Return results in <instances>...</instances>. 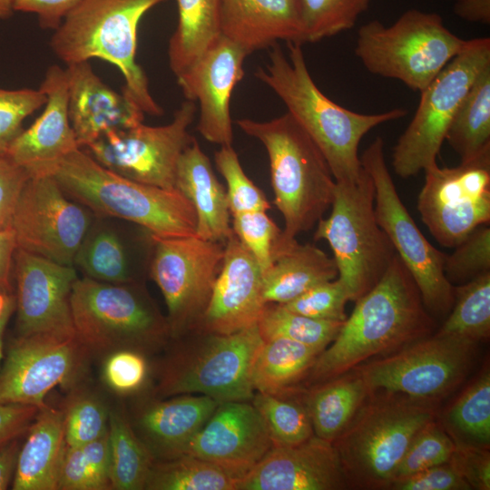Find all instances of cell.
I'll use <instances>...</instances> for the list:
<instances>
[{"mask_svg":"<svg viewBox=\"0 0 490 490\" xmlns=\"http://www.w3.org/2000/svg\"><path fill=\"white\" fill-rule=\"evenodd\" d=\"M454 304L436 331L478 343L490 335V272L455 286Z\"/></svg>","mask_w":490,"mask_h":490,"instance_id":"f35d334b","label":"cell"},{"mask_svg":"<svg viewBox=\"0 0 490 490\" xmlns=\"http://www.w3.org/2000/svg\"><path fill=\"white\" fill-rule=\"evenodd\" d=\"M288 55L278 44L269 62L255 77L270 88L312 138L323 153L336 181H355L363 172L358 145L373 128L404 117L396 108L379 113H359L346 109L326 96L313 81L300 44L287 43Z\"/></svg>","mask_w":490,"mask_h":490,"instance_id":"7a4b0ae2","label":"cell"},{"mask_svg":"<svg viewBox=\"0 0 490 490\" xmlns=\"http://www.w3.org/2000/svg\"><path fill=\"white\" fill-rule=\"evenodd\" d=\"M300 388L314 435L331 443L346 429L370 392L355 369Z\"/></svg>","mask_w":490,"mask_h":490,"instance_id":"4dcf8cb0","label":"cell"},{"mask_svg":"<svg viewBox=\"0 0 490 490\" xmlns=\"http://www.w3.org/2000/svg\"><path fill=\"white\" fill-rule=\"evenodd\" d=\"M455 448V443L437 416L415 436L397 468L393 482L448 462Z\"/></svg>","mask_w":490,"mask_h":490,"instance_id":"f6af8a7d","label":"cell"},{"mask_svg":"<svg viewBox=\"0 0 490 490\" xmlns=\"http://www.w3.org/2000/svg\"><path fill=\"white\" fill-rule=\"evenodd\" d=\"M220 28L249 54L280 40L305 43L298 0H221Z\"/></svg>","mask_w":490,"mask_h":490,"instance_id":"4316f807","label":"cell"},{"mask_svg":"<svg viewBox=\"0 0 490 490\" xmlns=\"http://www.w3.org/2000/svg\"><path fill=\"white\" fill-rule=\"evenodd\" d=\"M15 309V297L13 296L8 303V306L0 318V368L3 360V338L5 330L10 317L12 316L14 310Z\"/></svg>","mask_w":490,"mask_h":490,"instance_id":"6125c7cd","label":"cell"},{"mask_svg":"<svg viewBox=\"0 0 490 490\" xmlns=\"http://www.w3.org/2000/svg\"><path fill=\"white\" fill-rule=\"evenodd\" d=\"M249 54L220 35L186 70L176 75L186 100L199 103L197 131L208 142L231 145L230 99L244 76Z\"/></svg>","mask_w":490,"mask_h":490,"instance_id":"d6986e66","label":"cell"},{"mask_svg":"<svg viewBox=\"0 0 490 490\" xmlns=\"http://www.w3.org/2000/svg\"><path fill=\"white\" fill-rule=\"evenodd\" d=\"M88 356L74 333L16 336L0 368V403L43 408L54 387L76 380Z\"/></svg>","mask_w":490,"mask_h":490,"instance_id":"ac0fdd59","label":"cell"},{"mask_svg":"<svg viewBox=\"0 0 490 490\" xmlns=\"http://www.w3.org/2000/svg\"><path fill=\"white\" fill-rule=\"evenodd\" d=\"M84 277L108 283H127L129 273L125 251L118 235L100 229L86 235L74 258Z\"/></svg>","mask_w":490,"mask_h":490,"instance_id":"b9f144b4","label":"cell"},{"mask_svg":"<svg viewBox=\"0 0 490 490\" xmlns=\"http://www.w3.org/2000/svg\"><path fill=\"white\" fill-rule=\"evenodd\" d=\"M196 113L195 103L186 100L168 124L149 126L140 122L111 132L83 149L121 176L174 190L180 157L195 139L190 134L189 127Z\"/></svg>","mask_w":490,"mask_h":490,"instance_id":"9a60e30c","label":"cell"},{"mask_svg":"<svg viewBox=\"0 0 490 490\" xmlns=\"http://www.w3.org/2000/svg\"><path fill=\"white\" fill-rule=\"evenodd\" d=\"M19 449L14 490H57L65 449L63 409L40 408Z\"/></svg>","mask_w":490,"mask_h":490,"instance_id":"f546056e","label":"cell"},{"mask_svg":"<svg viewBox=\"0 0 490 490\" xmlns=\"http://www.w3.org/2000/svg\"><path fill=\"white\" fill-rule=\"evenodd\" d=\"M110 479L114 490H144L153 463L122 408L110 409Z\"/></svg>","mask_w":490,"mask_h":490,"instance_id":"d590c367","label":"cell"},{"mask_svg":"<svg viewBox=\"0 0 490 490\" xmlns=\"http://www.w3.org/2000/svg\"><path fill=\"white\" fill-rule=\"evenodd\" d=\"M355 301L351 315L318 356L300 387L324 382L394 353L431 335L436 326L415 279L397 254L379 281Z\"/></svg>","mask_w":490,"mask_h":490,"instance_id":"6da1fadb","label":"cell"},{"mask_svg":"<svg viewBox=\"0 0 490 490\" xmlns=\"http://www.w3.org/2000/svg\"><path fill=\"white\" fill-rule=\"evenodd\" d=\"M360 162L375 186L378 225L415 279L427 311L435 318L446 317L455 299V286L444 272L446 254L426 240L402 202L385 160L381 137L374 139Z\"/></svg>","mask_w":490,"mask_h":490,"instance_id":"7c38bea8","label":"cell"},{"mask_svg":"<svg viewBox=\"0 0 490 490\" xmlns=\"http://www.w3.org/2000/svg\"><path fill=\"white\" fill-rule=\"evenodd\" d=\"M448 462L471 489H490L489 449L456 446Z\"/></svg>","mask_w":490,"mask_h":490,"instance_id":"11a10c76","label":"cell"},{"mask_svg":"<svg viewBox=\"0 0 490 490\" xmlns=\"http://www.w3.org/2000/svg\"><path fill=\"white\" fill-rule=\"evenodd\" d=\"M261 270L232 233L224 245V257L208 306L196 328L230 334L257 324L265 306Z\"/></svg>","mask_w":490,"mask_h":490,"instance_id":"603a6c76","label":"cell"},{"mask_svg":"<svg viewBox=\"0 0 490 490\" xmlns=\"http://www.w3.org/2000/svg\"><path fill=\"white\" fill-rule=\"evenodd\" d=\"M13 3L14 0H0V18H7L12 15Z\"/></svg>","mask_w":490,"mask_h":490,"instance_id":"be15d7a7","label":"cell"},{"mask_svg":"<svg viewBox=\"0 0 490 490\" xmlns=\"http://www.w3.org/2000/svg\"><path fill=\"white\" fill-rule=\"evenodd\" d=\"M177 26L168 46L169 64L176 75L191 65L220 35L221 0H175Z\"/></svg>","mask_w":490,"mask_h":490,"instance_id":"d6a6232c","label":"cell"},{"mask_svg":"<svg viewBox=\"0 0 490 490\" xmlns=\"http://www.w3.org/2000/svg\"><path fill=\"white\" fill-rule=\"evenodd\" d=\"M490 65V39L468 40L420 92L416 112L393 149L395 173L407 179L436 164L447 130L478 74Z\"/></svg>","mask_w":490,"mask_h":490,"instance_id":"8fae6325","label":"cell"},{"mask_svg":"<svg viewBox=\"0 0 490 490\" xmlns=\"http://www.w3.org/2000/svg\"><path fill=\"white\" fill-rule=\"evenodd\" d=\"M393 490H469L470 485L449 462L394 481Z\"/></svg>","mask_w":490,"mask_h":490,"instance_id":"db71d44e","label":"cell"},{"mask_svg":"<svg viewBox=\"0 0 490 490\" xmlns=\"http://www.w3.org/2000/svg\"><path fill=\"white\" fill-rule=\"evenodd\" d=\"M152 238L151 276L164 298L171 336L179 338L196 328L208 306L225 243L196 235Z\"/></svg>","mask_w":490,"mask_h":490,"instance_id":"5bb4252c","label":"cell"},{"mask_svg":"<svg viewBox=\"0 0 490 490\" xmlns=\"http://www.w3.org/2000/svg\"><path fill=\"white\" fill-rule=\"evenodd\" d=\"M149 373L146 356L138 351L122 349L104 357L102 377L105 385L120 395L139 391Z\"/></svg>","mask_w":490,"mask_h":490,"instance_id":"816d5d0a","label":"cell"},{"mask_svg":"<svg viewBox=\"0 0 490 490\" xmlns=\"http://www.w3.org/2000/svg\"><path fill=\"white\" fill-rule=\"evenodd\" d=\"M83 0H14L15 11L34 13L44 29L56 30L65 16Z\"/></svg>","mask_w":490,"mask_h":490,"instance_id":"6f0895ef","label":"cell"},{"mask_svg":"<svg viewBox=\"0 0 490 490\" xmlns=\"http://www.w3.org/2000/svg\"><path fill=\"white\" fill-rule=\"evenodd\" d=\"M374 201L375 186L364 169L358 180L336 181L331 212L318 221L314 233L316 240L329 244L349 300L369 291L397 254L377 223Z\"/></svg>","mask_w":490,"mask_h":490,"instance_id":"30bf717a","label":"cell"},{"mask_svg":"<svg viewBox=\"0 0 490 490\" xmlns=\"http://www.w3.org/2000/svg\"><path fill=\"white\" fill-rule=\"evenodd\" d=\"M68 114L80 148L142 122L144 113L93 72L89 61L67 65Z\"/></svg>","mask_w":490,"mask_h":490,"instance_id":"484cf974","label":"cell"},{"mask_svg":"<svg viewBox=\"0 0 490 490\" xmlns=\"http://www.w3.org/2000/svg\"><path fill=\"white\" fill-rule=\"evenodd\" d=\"M17 244L13 230L0 231V292L11 295L13 291L11 274Z\"/></svg>","mask_w":490,"mask_h":490,"instance_id":"680465c9","label":"cell"},{"mask_svg":"<svg viewBox=\"0 0 490 490\" xmlns=\"http://www.w3.org/2000/svg\"><path fill=\"white\" fill-rule=\"evenodd\" d=\"M175 189L190 201L195 211L196 236L225 243L233 233L227 192L196 139L180 157Z\"/></svg>","mask_w":490,"mask_h":490,"instance_id":"83f0119b","label":"cell"},{"mask_svg":"<svg viewBox=\"0 0 490 490\" xmlns=\"http://www.w3.org/2000/svg\"><path fill=\"white\" fill-rule=\"evenodd\" d=\"M348 488L336 448L313 435L292 446H274L242 478L239 490Z\"/></svg>","mask_w":490,"mask_h":490,"instance_id":"7402d4cb","label":"cell"},{"mask_svg":"<svg viewBox=\"0 0 490 490\" xmlns=\"http://www.w3.org/2000/svg\"><path fill=\"white\" fill-rule=\"evenodd\" d=\"M231 228L263 274L271 264L273 250L282 230L263 211L232 216Z\"/></svg>","mask_w":490,"mask_h":490,"instance_id":"c3c4849f","label":"cell"},{"mask_svg":"<svg viewBox=\"0 0 490 490\" xmlns=\"http://www.w3.org/2000/svg\"><path fill=\"white\" fill-rule=\"evenodd\" d=\"M272 445L251 401H229L218 404L184 455L211 462L243 478Z\"/></svg>","mask_w":490,"mask_h":490,"instance_id":"44dd1931","label":"cell"},{"mask_svg":"<svg viewBox=\"0 0 490 490\" xmlns=\"http://www.w3.org/2000/svg\"><path fill=\"white\" fill-rule=\"evenodd\" d=\"M344 321L316 319L278 303H267L258 322L264 340L283 338L323 351L336 338Z\"/></svg>","mask_w":490,"mask_h":490,"instance_id":"60d3db41","label":"cell"},{"mask_svg":"<svg viewBox=\"0 0 490 490\" xmlns=\"http://www.w3.org/2000/svg\"><path fill=\"white\" fill-rule=\"evenodd\" d=\"M14 270L17 285L16 336L74 333L70 300L78 277L74 266L17 248Z\"/></svg>","mask_w":490,"mask_h":490,"instance_id":"ffe728a7","label":"cell"},{"mask_svg":"<svg viewBox=\"0 0 490 490\" xmlns=\"http://www.w3.org/2000/svg\"><path fill=\"white\" fill-rule=\"evenodd\" d=\"M259 140L270 161L274 204L282 214V236L293 239L312 229L330 208L336 181L312 138L289 113L269 121H236Z\"/></svg>","mask_w":490,"mask_h":490,"instance_id":"5b68a950","label":"cell"},{"mask_svg":"<svg viewBox=\"0 0 490 490\" xmlns=\"http://www.w3.org/2000/svg\"><path fill=\"white\" fill-rule=\"evenodd\" d=\"M425 172L417 211L443 247L455 248L475 229L490 222V151L456 167L437 164Z\"/></svg>","mask_w":490,"mask_h":490,"instance_id":"2e32d148","label":"cell"},{"mask_svg":"<svg viewBox=\"0 0 490 490\" xmlns=\"http://www.w3.org/2000/svg\"><path fill=\"white\" fill-rule=\"evenodd\" d=\"M70 303L74 334L89 356L122 349L146 356L163 348L172 338L167 318L126 283L78 278Z\"/></svg>","mask_w":490,"mask_h":490,"instance_id":"52a82bcc","label":"cell"},{"mask_svg":"<svg viewBox=\"0 0 490 490\" xmlns=\"http://www.w3.org/2000/svg\"><path fill=\"white\" fill-rule=\"evenodd\" d=\"M456 446L489 449L490 372L485 369L438 418Z\"/></svg>","mask_w":490,"mask_h":490,"instance_id":"e575fe53","label":"cell"},{"mask_svg":"<svg viewBox=\"0 0 490 490\" xmlns=\"http://www.w3.org/2000/svg\"><path fill=\"white\" fill-rule=\"evenodd\" d=\"M162 362L155 397L204 395L218 403L250 401L251 370L264 339L257 324L230 334L196 331Z\"/></svg>","mask_w":490,"mask_h":490,"instance_id":"ba28073f","label":"cell"},{"mask_svg":"<svg viewBox=\"0 0 490 490\" xmlns=\"http://www.w3.org/2000/svg\"><path fill=\"white\" fill-rule=\"evenodd\" d=\"M437 416L436 401L370 391L346 429L332 442L348 488L388 489L415 436Z\"/></svg>","mask_w":490,"mask_h":490,"instance_id":"3957f363","label":"cell"},{"mask_svg":"<svg viewBox=\"0 0 490 490\" xmlns=\"http://www.w3.org/2000/svg\"><path fill=\"white\" fill-rule=\"evenodd\" d=\"M218 404L196 394L153 397L141 402L129 420L153 460H168L185 454Z\"/></svg>","mask_w":490,"mask_h":490,"instance_id":"d4e9b609","label":"cell"},{"mask_svg":"<svg viewBox=\"0 0 490 490\" xmlns=\"http://www.w3.org/2000/svg\"><path fill=\"white\" fill-rule=\"evenodd\" d=\"M215 165L227 182V198L231 216L256 211H267L270 202L263 191L246 175L232 145L214 153Z\"/></svg>","mask_w":490,"mask_h":490,"instance_id":"bcb514c9","label":"cell"},{"mask_svg":"<svg viewBox=\"0 0 490 490\" xmlns=\"http://www.w3.org/2000/svg\"><path fill=\"white\" fill-rule=\"evenodd\" d=\"M46 95L39 88L5 90L0 88V152L5 153L24 131L23 121L44 106Z\"/></svg>","mask_w":490,"mask_h":490,"instance_id":"f907efd6","label":"cell"},{"mask_svg":"<svg viewBox=\"0 0 490 490\" xmlns=\"http://www.w3.org/2000/svg\"><path fill=\"white\" fill-rule=\"evenodd\" d=\"M242 478L191 455L153 461L144 490H239Z\"/></svg>","mask_w":490,"mask_h":490,"instance_id":"8d00e7d4","label":"cell"},{"mask_svg":"<svg viewBox=\"0 0 490 490\" xmlns=\"http://www.w3.org/2000/svg\"><path fill=\"white\" fill-rule=\"evenodd\" d=\"M50 175L70 199L96 214L132 221L152 237L196 235L195 211L179 191L121 176L82 148L68 154Z\"/></svg>","mask_w":490,"mask_h":490,"instance_id":"277c9868","label":"cell"},{"mask_svg":"<svg viewBox=\"0 0 490 490\" xmlns=\"http://www.w3.org/2000/svg\"><path fill=\"white\" fill-rule=\"evenodd\" d=\"M250 401L274 446L297 445L314 435L299 387L277 393L256 391Z\"/></svg>","mask_w":490,"mask_h":490,"instance_id":"74e56055","label":"cell"},{"mask_svg":"<svg viewBox=\"0 0 490 490\" xmlns=\"http://www.w3.org/2000/svg\"><path fill=\"white\" fill-rule=\"evenodd\" d=\"M39 88L46 95L43 113L6 152L31 176L50 175L61 161L80 148L69 120L66 70L50 66Z\"/></svg>","mask_w":490,"mask_h":490,"instance_id":"cb8c5ba5","label":"cell"},{"mask_svg":"<svg viewBox=\"0 0 490 490\" xmlns=\"http://www.w3.org/2000/svg\"><path fill=\"white\" fill-rule=\"evenodd\" d=\"M163 1L83 0L54 30L50 46L67 65L92 58L115 65L124 78L123 95L144 114L162 115L136 51L142 17Z\"/></svg>","mask_w":490,"mask_h":490,"instance_id":"8992f818","label":"cell"},{"mask_svg":"<svg viewBox=\"0 0 490 490\" xmlns=\"http://www.w3.org/2000/svg\"><path fill=\"white\" fill-rule=\"evenodd\" d=\"M461 162L490 151V65L475 78L446 135Z\"/></svg>","mask_w":490,"mask_h":490,"instance_id":"836d02e7","label":"cell"},{"mask_svg":"<svg viewBox=\"0 0 490 490\" xmlns=\"http://www.w3.org/2000/svg\"><path fill=\"white\" fill-rule=\"evenodd\" d=\"M111 488L109 430L100 438L78 446H66L57 490Z\"/></svg>","mask_w":490,"mask_h":490,"instance_id":"ab89813d","label":"cell"},{"mask_svg":"<svg viewBox=\"0 0 490 490\" xmlns=\"http://www.w3.org/2000/svg\"><path fill=\"white\" fill-rule=\"evenodd\" d=\"M13 296H14L13 294L5 295L0 292V318L4 315L8 306V303Z\"/></svg>","mask_w":490,"mask_h":490,"instance_id":"e7e4bbea","label":"cell"},{"mask_svg":"<svg viewBox=\"0 0 490 490\" xmlns=\"http://www.w3.org/2000/svg\"><path fill=\"white\" fill-rule=\"evenodd\" d=\"M370 0H298L304 42H318L351 29Z\"/></svg>","mask_w":490,"mask_h":490,"instance_id":"7bdbcfd3","label":"cell"},{"mask_svg":"<svg viewBox=\"0 0 490 490\" xmlns=\"http://www.w3.org/2000/svg\"><path fill=\"white\" fill-rule=\"evenodd\" d=\"M454 12L460 18L482 24L490 23V0H454Z\"/></svg>","mask_w":490,"mask_h":490,"instance_id":"91938a15","label":"cell"},{"mask_svg":"<svg viewBox=\"0 0 490 490\" xmlns=\"http://www.w3.org/2000/svg\"><path fill=\"white\" fill-rule=\"evenodd\" d=\"M30 177L6 152H0V231L11 228L18 198Z\"/></svg>","mask_w":490,"mask_h":490,"instance_id":"f5cc1de1","label":"cell"},{"mask_svg":"<svg viewBox=\"0 0 490 490\" xmlns=\"http://www.w3.org/2000/svg\"><path fill=\"white\" fill-rule=\"evenodd\" d=\"M467 43L438 14L410 9L389 26L377 20L362 25L355 54L369 73L422 92Z\"/></svg>","mask_w":490,"mask_h":490,"instance_id":"9c48e42d","label":"cell"},{"mask_svg":"<svg viewBox=\"0 0 490 490\" xmlns=\"http://www.w3.org/2000/svg\"><path fill=\"white\" fill-rule=\"evenodd\" d=\"M19 449L17 440L0 449V490L6 489L13 481Z\"/></svg>","mask_w":490,"mask_h":490,"instance_id":"94428289","label":"cell"},{"mask_svg":"<svg viewBox=\"0 0 490 490\" xmlns=\"http://www.w3.org/2000/svg\"><path fill=\"white\" fill-rule=\"evenodd\" d=\"M39 408L18 403H0V449L27 432Z\"/></svg>","mask_w":490,"mask_h":490,"instance_id":"9f6ffc18","label":"cell"},{"mask_svg":"<svg viewBox=\"0 0 490 490\" xmlns=\"http://www.w3.org/2000/svg\"><path fill=\"white\" fill-rule=\"evenodd\" d=\"M321 352L288 338L264 340L251 370L254 391L277 393L299 387Z\"/></svg>","mask_w":490,"mask_h":490,"instance_id":"1f68e13d","label":"cell"},{"mask_svg":"<svg viewBox=\"0 0 490 490\" xmlns=\"http://www.w3.org/2000/svg\"><path fill=\"white\" fill-rule=\"evenodd\" d=\"M476 345L436 332L354 369L369 391L385 390L438 402L466 379Z\"/></svg>","mask_w":490,"mask_h":490,"instance_id":"4fadbf2b","label":"cell"},{"mask_svg":"<svg viewBox=\"0 0 490 490\" xmlns=\"http://www.w3.org/2000/svg\"><path fill=\"white\" fill-rule=\"evenodd\" d=\"M446 257L444 272L453 285H462L490 272V227L475 229Z\"/></svg>","mask_w":490,"mask_h":490,"instance_id":"7dc6e473","label":"cell"},{"mask_svg":"<svg viewBox=\"0 0 490 490\" xmlns=\"http://www.w3.org/2000/svg\"><path fill=\"white\" fill-rule=\"evenodd\" d=\"M110 409L97 395L75 391L68 398L64 413L66 446H78L94 441L109 430Z\"/></svg>","mask_w":490,"mask_h":490,"instance_id":"ee69618b","label":"cell"},{"mask_svg":"<svg viewBox=\"0 0 490 490\" xmlns=\"http://www.w3.org/2000/svg\"><path fill=\"white\" fill-rule=\"evenodd\" d=\"M349 296L345 285L337 278L322 282L296 299L281 304L286 309L316 319L345 321L346 302Z\"/></svg>","mask_w":490,"mask_h":490,"instance_id":"681fc988","label":"cell"},{"mask_svg":"<svg viewBox=\"0 0 490 490\" xmlns=\"http://www.w3.org/2000/svg\"><path fill=\"white\" fill-rule=\"evenodd\" d=\"M89 227L87 211L71 201L51 175L27 180L11 224L18 249L67 266H74Z\"/></svg>","mask_w":490,"mask_h":490,"instance_id":"e0dca14e","label":"cell"},{"mask_svg":"<svg viewBox=\"0 0 490 490\" xmlns=\"http://www.w3.org/2000/svg\"><path fill=\"white\" fill-rule=\"evenodd\" d=\"M338 275L333 258L314 245L284 238L281 231L262 274V298L265 303L284 304Z\"/></svg>","mask_w":490,"mask_h":490,"instance_id":"f1b7e54d","label":"cell"}]
</instances>
